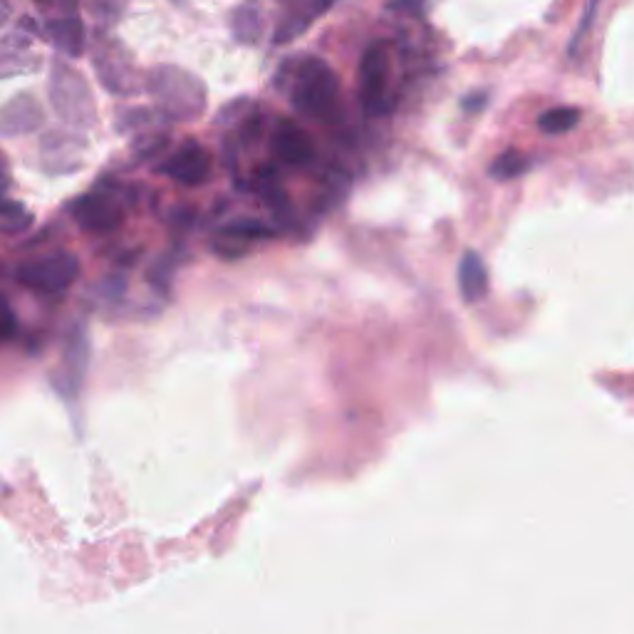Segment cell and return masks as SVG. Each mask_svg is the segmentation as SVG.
<instances>
[{"instance_id":"obj_1","label":"cell","mask_w":634,"mask_h":634,"mask_svg":"<svg viewBox=\"0 0 634 634\" xmlns=\"http://www.w3.org/2000/svg\"><path fill=\"white\" fill-rule=\"evenodd\" d=\"M337 82L335 70L320 57H308L298 65L290 87V105L303 117L330 119L337 109Z\"/></svg>"},{"instance_id":"obj_2","label":"cell","mask_w":634,"mask_h":634,"mask_svg":"<svg viewBox=\"0 0 634 634\" xmlns=\"http://www.w3.org/2000/svg\"><path fill=\"white\" fill-rule=\"evenodd\" d=\"M149 90L166 114L189 122L204 112L206 92L196 77L176 70V67H157L149 75Z\"/></svg>"},{"instance_id":"obj_3","label":"cell","mask_w":634,"mask_h":634,"mask_svg":"<svg viewBox=\"0 0 634 634\" xmlns=\"http://www.w3.org/2000/svg\"><path fill=\"white\" fill-rule=\"evenodd\" d=\"M50 100L55 112L75 127H90L95 122V105L87 82L65 62H55L50 75Z\"/></svg>"},{"instance_id":"obj_4","label":"cell","mask_w":634,"mask_h":634,"mask_svg":"<svg viewBox=\"0 0 634 634\" xmlns=\"http://www.w3.org/2000/svg\"><path fill=\"white\" fill-rule=\"evenodd\" d=\"M357 85H360V102L365 112L387 114L392 109V97H389V45L372 43L360 57V70H357Z\"/></svg>"},{"instance_id":"obj_5","label":"cell","mask_w":634,"mask_h":634,"mask_svg":"<svg viewBox=\"0 0 634 634\" xmlns=\"http://www.w3.org/2000/svg\"><path fill=\"white\" fill-rule=\"evenodd\" d=\"M80 275V261L72 253H55V256L40 258L18 265L15 278L25 288L40 290V293H65Z\"/></svg>"},{"instance_id":"obj_6","label":"cell","mask_w":634,"mask_h":634,"mask_svg":"<svg viewBox=\"0 0 634 634\" xmlns=\"http://www.w3.org/2000/svg\"><path fill=\"white\" fill-rule=\"evenodd\" d=\"M70 213L85 231H114L124 221V206L109 191H92L82 196L70 206Z\"/></svg>"},{"instance_id":"obj_7","label":"cell","mask_w":634,"mask_h":634,"mask_svg":"<svg viewBox=\"0 0 634 634\" xmlns=\"http://www.w3.org/2000/svg\"><path fill=\"white\" fill-rule=\"evenodd\" d=\"M157 171L184 186H199L211 176V154L199 142L189 139L164 164H159Z\"/></svg>"},{"instance_id":"obj_8","label":"cell","mask_w":634,"mask_h":634,"mask_svg":"<svg viewBox=\"0 0 634 634\" xmlns=\"http://www.w3.org/2000/svg\"><path fill=\"white\" fill-rule=\"evenodd\" d=\"M337 0H283V18H280L278 28H275L273 40L278 45L290 43L298 35H303L310 25L315 23L320 15H325L327 10L335 5Z\"/></svg>"},{"instance_id":"obj_9","label":"cell","mask_w":634,"mask_h":634,"mask_svg":"<svg viewBox=\"0 0 634 634\" xmlns=\"http://www.w3.org/2000/svg\"><path fill=\"white\" fill-rule=\"evenodd\" d=\"M273 152L288 166H310L315 161V142L305 129L283 119L273 132Z\"/></svg>"},{"instance_id":"obj_10","label":"cell","mask_w":634,"mask_h":634,"mask_svg":"<svg viewBox=\"0 0 634 634\" xmlns=\"http://www.w3.org/2000/svg\"><path fill=\"white\" fill-rule=\"evenodd\" d=\"M459 293L464 303H478L488 295V270L476 251H466L459 263Z\"/></svg>"},{"instance_id":"obj_11","label":"cell","mask_w":634,"mask_h":634,"mask_svg":"<svg viewBox=\"0 0 634 634\" xmlns=\"http://www.w3.org/2000/svg\"><path fill=\"white\" fill-rule=\"evenodd\" d=\"M45 33L53 40L55 48L62 50L65 55L80 57L82 50H85V28H82L80 18L50 20L45 25Z\"/></svg>"},{"instance_id":"obj_12","label":"cell","mask_w":634,"mask_h":634,"mask_svg":"<svg viewBox=\"0 0 634 634\" xmlns=\"http://www.w3.org/2000/svg\"><path fill=\"white\" fill-rule=\"evenodd\" d=\"M18 107L15 102H10L3 112V132L5 137H13V134L20 132H33L40 122H43V112H40L38 105H35L30 97H18Z\"/></svg>"},{"instance_id":"obj_13","label":"cell","mask_w":634,"mask_h":634,"mask_svg":"<svg viewBox=\"0 0 634 634\" xmlns=\"http://www.w3.org/2000/svg\"><path fill=\"white\" fill-rule=\"evenodd\" d=\"M233 38L243 45H253L261 35V15L251 5H238L231 15Z\"/></svg>"},{"instance_id":"obj_14","label":"cell","mask_w":634,"mask_h":634,"mask_svg":"<svg viewBox=\"0 0 634 634\" xmlns=\"http://www.w3.org/2000/svg\"><path fill=\"white\" fill-rule=\"evenodd\" d=\"M580 122L578 107H553L538 117V129L545 134H563L570 132Z\"/></svg>"},{"instance_id":"obj_15","label":"cell","mask_w":634,"mask_h":634,"mask_svg":"<svg viewBox=\"0 0 634 634\" xmlns=\"http://www.w3.org/2000/svg\"><path fill=\"white\" fill-rule=\"evenodd\" d=\"M528 166H530L528 157H523V154L516 152V149H506L501 157L493 161L491 169H488V174H491L493 179H498V181H511V179H516V176L526 174Z\"/></svg>"},{"instance_id":"obj_16","label":"cell","mask_w":634,"mask_h":634,"mask_svg":"<svg viewBox=\"0 0 634 634\" xmlns=\"http://www.w3.org/2000/svg\"><path fill=\"white\" fill-rule=\"evenodd\" d=\"M221 233H226V236H233V238H241V241L246 243L263 241V238L275 236L273 228H268L265 223L256 221V218H238V221L226 223V226L221 228Z\"/></svg>"},{"instance_id":"obj_17","label":"cell","mask_w":634,"mask_h":634,"mask_svg":"<svg viewBox=\"0 0 634 634\" xmlns=\"http://www.w3.org/2000/svg\"><path fill=\"white\" fill-rule=\"evenodd\" d=\"M0 226H3L5 233H15V231H25V228L33 223V216L25 211V206L15 204V201H5L3 209H0Z\"/></svg>"},{"instance_id":"obj_18","label":"cell","mask_w":634,"mask_h":634,"mask_svg":"<svg viewBox=\"0 0 634 634\" xmlns=\"http://www.w3.org/2000/svg\"><path fill=\"white\" fill-rule=\"evenodd\" d=\"M124 288H127V278L122 273H112L100 283V295L107 300H117L124 295Z\"/></svg>"},{"instance_id":"obj_19","label":"cell","mask_w":634,"mask_h":634,"mask_svg":"<svg viewBox=\"0 0 634 634\" xmlns=\"http://www.w3.org/2000/svg\"><path fill=\"white\" fill-rule=\"evenodd\" d=\"M424 0H389L387 10H399V13H414V10L422 8Z\"/></svg>"},{"instance_id":"obj_20","label":"cell","mask_w":634,"mask_h":634,"mask_svg":"<svg viewBox=\"0 0 634 634\" xmlns=\"http://www.w3.org/2000/svg\"><path fill=\"white\" fill-rule=\"evenodd\" d=\"M15 332V315L13 310H10V305L5 303L3 305V340H10Z\"/></svg>"},{"instance_id":"obj_21","label":"cell","mask_w":634,"mask_h":634,"mask_svg":"<svg viewBox=\"0 0 634 634\" xmlns=\"http://www.w3.org/2000/svg\"><path fill=\"white\" fill-rule=\"evenodd\" d=\"M483 105H486V95H471L464 100V109L466 112H478Z\"/></svg>"},{"instance_id":"obj_22","label":"cell","mask_w":634,"mask_h":634,"mask_svg":"<svg viewBox=\"0 0 634 634\" xmlns=\"http://www.w3.org/2000/svg\"><path fill=\"white\" fill-rule=\"evenodd\" d=\"M35 3H40V5H50V3H53V0H35Z\"/></svg>"}]
</instances>
